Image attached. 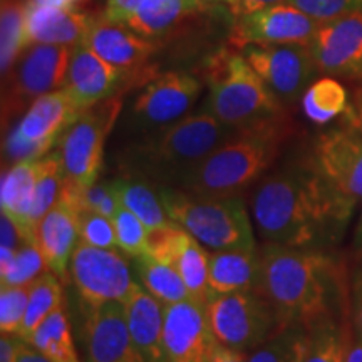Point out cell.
<instances>
[{
  "mask_svg": "<svg viewBox=\"0 0 362 362\" xmlns=\"http://www.w3.org/2000/svg\"><path fill=\"white\" fill-rule=\"evenodd\" d=\"M205 309L216 341L242 352L257 349L282 327L274 307L257 291L211 296Z\"/></svg>",
  "mask_w": 362,
  "mask_h": 362,
  "instance_id": "52a82bcc",
  "label": "cell"
},
{
  "mask_svg": "<svg viewBox=\"0 0 362 362\" xmlns=\"http://www.w3.org/2000/svg\"><path fill=\"white\" fill-rule=\"evenodd\" d=\"M123 110V99L115 96L86 110L59 138V155L67 178L81 187L99 180L107 136Z\"/></svg>",
  "mask_w": 362,
  "mask_h": 362,
  "instance_id": "30bf717a",
  "label": "cell"
},
{
  "mask_svg": "<svg viewBox=\"0 0 362 362\" xmlns=\"http://www.w3.org/2000/svg\"><path fill=\"white\" fill-rule=\"evenodd\" d=\"M349 312L352 330L362 337V265L357 267L351 275Z\"/></svg>",
  "mask_w": 362,
  "mask_h": 362,
  "instance_id": "60d3db41",
  "label": "cell"
},
{
  "mask_svg": "<svg viewBox=\"0 0 362 362\" xmlns=\"http://www.w3.org/2000/svg\"><path fill=\"white\" fill-rule=\"evenodd\" d=\"M352 252H354L357 262L362 265V211L359 215V220H357L354 237H352Z\"/></svg>",
  "mask_w": 362,
  "mask_h": 362,
  "instance_id": "f907efd6",
  "label": "cell"
},
{
  "mask_svg": "<svg viewBox=\"0 0 362 362\" xmlns=\"http://www.w3.org/2000/svg\"><path fill=\"white\" fill-rule=\"evenodd\" d=\"M143 0H107L103 17L110 22L126 24Z\"/></svg>",
  "mask_w": 362,
  "mask_h": 362,
  "instance_id": "b9f144b4",
  "label": "cell"
},
{
  "mask_svg": "<svg viewBox=\"0 0 362 362\" xmlns=\"http://www.w3.org/2000/svg\"><path fill=\"white\" fill-rule=\"evenodd\" d=\"M243 56L282 103H296L317 71L309 45H247Z\"/></svg>",
  "mask_w": 362,
  "mask_h": 362,
  "instance_id": "7c38bea8",
  "label": "cell"
},
{
  "mask_svg": "<svg viewBox=\"0 0 362 362\" xmlns=\"http://www.w3.org/2000/svg\"><path fill=\"white\" fill-rule=\"evenodd\" d=\"M27 4L21 0H2L0 12V67L2 76L12 69L27 49L25 39Z\"/></svg>",
  "mask_w": 362,
  "mask_h": 362,
  "instance_id": "836d02e7",
  "label": "cell"
},
{
  "mask_svg": "<svg viewBox=\"0 0 362 362\" xmlns=\"http://www.w3.org/2000/svg\"><path fill=\"white\" fill-rule=\"evenodd\" d=\"M131 72L111 66L93 52L88 45L79 44L72 49L64 88L81 110L86 111L96 104L115 98L128 81Z\"/></svg>",
  "mask_w": 362,
  "mask_h": 362,
  "instance_id": "ffe728a7",
  "label": "cell"
},
{
  "mask_svg": "<svg viewBox=\"0 0 362 362\" xmlns=\"http://www.w3.org/2000/svg\"><path fill=\"white\" fill-rule=\"evenodd\" d=\"M260 252L221 250L208 253V285L211 296L259 292Z\"/></svg>",
  "mask_w": 362,
  "mask_h": 362,
  "instance_id": "484cf974",
  "label": "cell"
},
{
  "mask_svg": "<svg viewBox=\"0 0 362 362\" xmlns=\"http://www.w3.org/2000/svg\"><path fill=\"white\" fill-rule=\"evenodd\" d=\"M79 240L90 247L117 250L115 223L107 216L94 211H79Z\"/></svg>",
  "mask_w": 362,
  "mask_h": 362,
  "instance_id": "f35d334b",
  "label": "cell"
},
{
  "mask_svg": "<svg viewBox=\"0 0 362 362\" xmlns=\"http://www.w3.org/2000/svg\"><path fill=\"white\" fill-rule=\"evenodd\" d=\"M346 115H347V124L362 136V93L359 96H356L354 101L349 104Z\"/></svg>",
  "mask_w": 362,
  "mask_h": 362,
  "instance_id": "7dc6e473",
  "label": "cell"
},
{
  "mask_svg": "<svg viewBox=\"0 0 362 362\" xmlns=\"http://www.w3.org/2000/svg\"><path fill=\"white\" fill-rule=\"evenodd\" d=\"M208 111L237 129L284 115L282 101L253 71L243 54L221 52L208 76Z\"/></svg>",
  "mask_w": 362,
  "mask_h": 362,
  "instance_id": "8992f818",
  "label": "cell"
},
{
  "mask_svg": "<svg viewBox=\"0 0 362 362\" xmlns=\"http://www.w3.org/2000/svg\"><path fill=\"white\" fill-rule=\"evenodd\" d=\"M341 275L337 260L325 250L277 243H267L260 250L259 292L274 307L282 327H310L324 317L336 315Z\"/></svg>",
  "mask_w": 362,
  "mask_h": 362,
  "instance_id": "7a4b0ae2",
  "label": "cell"
},
{
  "mask_svg": "<svg viewBox=\"0 0 362 362\" xmlns=\"http://www.w3.org/2000/svg\"><path fill=\"white\" fill-rule=\"evenodd\" d=\"M112 223H115L116 230L117 248L124 255L134 259V257H139L148 252L149 230L138 216L131 214L128 208L121 205L116 215L112 216Z\"/></svg>",
  "mask_w": 362,
  "mask_h": 362,
  "instance_id": "d590c367",
  "label": "cell"
},
{
  "mask_svg": "<svg viewBox=\"0 0 362 362\" xmlns=\"http://www.w3.org/2000/svg\"><path fill=\"white\" fill-rule=\"evenodd\" d=\"M62 305H64V293H62L61 279L51 270H47L30 284L29 304H27L19 336L25 341L52 312H56Z\"/></svg>",
  "mask_w": 362,
  "mask_h": 362,
  "instance_id": "d6a6232c",
  "label": "cell"
},
{
  "mask_svg": "<svg viewBox=\"0 0 362 362\" xmlns=\"http://www.w3.org/2000/svg\"><path fill=\"white\" fill-rule=\"evenodd\" d=\"M203 90L202 81L188 72L168 71L151 78L134 99L133 116L141 128L155 131L188 116Z\"/></svg>",
  "mask_w": 362,
  "mask_h": 362,
  "instance_id": "5bb4252c",
  "label": "cell"
},
{
  "mask_svg": "<svg viewBox=\"0 0 362 362\" xmlns=\"http://www.w3.org/2000/svg\"><path fill=\"white\" fill-rule=\"evenodd\" d=\"M250 210L267 243L324 250L342 238L356 208L307 163L260 181Z\"/></svg>",
  "mask_w": 362,
  "mask_h": 362,
  "instance_id": "6da1fadb",
  "label": "cell"
},
{
  "mask_svg": "<svg viewBox=\"0 0 362 362\" xmlns=\"http://www.w3.org/2000/svg\"><path fill=\"white\" fill-rule=\"evenodd\" d=\"M309 49L319 72L362 79V11L322 22Z\"/></svg>",
  "mask_w": 362,
  "mask_h": 362,
  "instance_id": "e0dca14e",
  "label": "cell"
},
{
  "mask_svg": "<svg viewBox=\"0 0 362 362\" xmlns=\"http://www.w3.org/2000/svg\"><path fill=\"white\" fill-rule=\"evenodd\" d=\"M47 270L49 267L45 264L39 248L33 242H25L16 250V259H13L7 274L0 275V284H2V287L30 285Z\"/></svg>",
  "mask_w": 362,
  "mask_h": 362,
  "instance_id": "8d00e7d4",
  "label": "cell"
},
{
  "mask_svg": "<svg viewBox=\"0 0 362 362\" xmlns=\"http://www.w3.org/2000/svg\"><path fill=\"white\" fill-rule=\"evenodd\" d=\"M287 0H230V8H232L235 17L247 16V13L262 11V8L284 4Z\"/></svg>",
  "mask_w": 362,
  "mask_h": 362,
  "instance_id": "f6af8a7d",
  "label": "cell"
},
{
  "mask_svg": "<svg viewBox=\"0 0 362 362\" xmlns=\"http://www.w3.org/2000/svg\"><path fill=\"white\" fill-rule=\"evenodd\" d=\"M61 2L64 4V6H72V4L78 2V0H61Z\"/></svg>",
  "mask_w": 362,
  "mask_h": 362,
  "instance_id": "f5cc1de1",
  "label": "cell"
},
{
  "mask_svg": "<svg viewBox=\"0 0 362 362\" xmlns=\"http://www.w3.org/2000/svg\"><path fill=\"white\" fill-rule=\"evenodd\" d=\"M349 107V98L344 86L334 78L314 81L302 94V111L315 124H327L344 115Z\"/></svg>",
  "mask_w": 362,
  "mask_h": 362,
  "instance_id": "4dcf8cb0",
  "label": "cell"
},
{
  "mask_svg": "<svg viewBox=\"0 0 362 362\" xmlns=\"http://www.w3.org/2000/svg\"><path fill=\"white\" fill-rule=\"evenodd\" d=\"M51 362H81L74 347V337L64 305L52 312L37 329L25 339Z\"/></svg>",
  "mask_w": 362,
  "mask_h": 362,
  "instance_id": "f546056e",
  "label": "cell"
},
{
  "mask_svg": "<svg viewBox=\"0 0 362 362\" xmlns=\"http://www.w3.org/2000/svg\"><path fill=\"white\" fill-rule=\"evenodd\" d=\"M81 341L88 362H146L131 337L123 302L84 305Z\"/></svg>",
  "mask_w": 362,
  "mask_h": 362,
  "instance_id": "2e32d148",
  "label": "cell"
},
{
  "mask_svg": "<svg viewBox=\"0 0 362 362\" xmlns=\"http://www.w3.org/2000/svg\"><path fill=\"white\" fill-rule=\"evenodd\" d=\"M233 131L210 111L188 115L173 124L155 129L144 141L136 144L128 153L126 166L136 175L163 181L165 187L171 181L180 183Z\"/></svg>",
  "mask_w": 362,
  "mask_h": 362,
  "instance_id": "277c9868",
  "label": "cell"
},
{
  "mask_svg": "<svg viewBox=\"0 0 362 362\" xmlns=\"http://www.w3.org/2000/svg\"><path fill=\"white\" fill-rule=\"evenodd\" d=\"M79 214L71 205L59 202L39 221L34 230V245L42 253L49 270L64 280L69 274V264L78 247Z\"/></svg>",
  "mask_w": 362,
  "mask_h": 362,
  "instance_id": "603a6c76",
  "label": "cell"
},
{
  "mask_svg": "<svg viewBox=\"0 0 362 362\" xmlns=\"http://www.w3.org/2000/svg\"><path fill=\"white\" fill-rule=\"evenodd\" d=\"M148 253L173 267L187 284L193 300L206 305L211 297L208 285V250L192 233L175 221L165 228L149 232Z\"/></svg>",
  "mask_w": 362,
  "mask_h": 362,
  "instance_id": "ac0fdd59",
  "label": "cell"
},
{
  "mask_svg": "<svg viewBox=\"0 0 362 362\" xmlns=\"http://www.w3.org/2000/svg\"><path fill=\"white\" fill-rule=\"evenodd\" d=\"M317 22H329L337 17L362 11V0H287Z\"/></svg>",
  "mask_w": 362,
  "mask_h": 362,
  "instance_id": "ab89813d",
  "label": "cell"
},
{
  "mask_svg": "<svg viewBox=\"0 0 362 362\" xmlns=\"http://www.w3.org/2000/svg\"><path fill=\"white\" fill-rule=\"evenodd\" d=\"M96 19L78 12L72 6H29L25 13L27 47L33 44L76 45L84 44Z\"/></svg>",
  "mask_w": 362,
  "mask_h": 362,
  "instance_id": "7402d4cb",
  "label": "cell"
},
{
  "mask_svg": "<svg viewBox=\"0 0 362 362\" xmlns=\"http://www.w3.org/2000/svg\"><path fill=\"white\" fill-rule=\"evenodd\" d=\"M287 136L284 115L237 128L178 187L194 194H238L274 165Z\"/></svg>",
  "mask_w": 362,
  "mask_h": 362,
  "instance_id": "3957f363",
  "label": "cell"
},
{
  "mask_svg": "<svg viewBox=\"0 0 362 362\" xmlns=\"http://www.w3.org/2000/svg\"><path fill=\"white\" fill-rule=\"evenodd\" d=\"M215 2H223V4H226V6H228V4H230V0H205V4H206L208 7H210L211 4H215Z\"/></svg>",
  "mask_w": 362,
  "mask_h": 362,
  "instance_id": "816d5d0a",
  "label": "cell"
},
{
  "mask_svg": "<svg viewBox=\"0 0 362 362\" xmlns=\"http://www.w3.org/2000/svg\"><path fill=\"white\" fill-rule=\"evenodd\" d=\"M69 275L86 307L123 302L136 285L131 267L119 252L90 247L81 240L72 253Z\"/></svg>",
  "mask_w": 362,
  "mask_h": 362,
  "instance_id": "8fae6325",
  "label": "cell"
},
{
  "mask_svg": "<svg viewBox=\"0 0 362 362\" xmlns=\"http://www.w3.org/2000/svg\"><path fill=\"white\" fill-rule=\"evenodd\" d=\"M216 346L218 341L205 305L192 298L165 305L163 349L166 362H210Z\"/></svg>",
  "mask_w": 362,
  "mask_h": 362,
  "instance_id": "9a60e30c",
  "label": "cell"
},
{
  "mask_svg": "<svg viewBox=\"0 0 362 362\" xmlns=\"http://www.w3.org/2000/svg\"><path fill=\"white\" fill-rule=\"evenodd\" d=\"M72 49L67 45L33 44L21 54L4 81V123L21 112L24 115L35 99L64 86Z\"/></svg>",
  "mask_w": 362,
  "mask_h": 362,
  "instance_id": "ba28073f",
  "label": "cell"
},
{
  "mask_svg": "<svg viewBox=\"0 0 362 362\" xmlns=\"http://www.w3.org/2000/svg\"><path fill=\"white\" fill-rule=\"evenodd\" d=\"M112 185H115L121 205L138 216L149 232L173 223L166 214L160 193L149 187L146 181L138 178H117L112 180Z\"/></svg>",
  "mask_w": 362,
  "mask_h": 362,
  "instance_id": "f1b7e54d",
  "label": "cell"
},
{
  "mask_svg": "<svg viewBox=\"0 0 362 362\" xmlns=\"http://www.w3.org/2000/svg\"><path fill=\"white\" fill-rule=\"evenodd\" d=\"M93 52L126 72L141 71L144 62L156 51L153 39L143 37L126 24L96 19L84 40Z\"/></svg>",
  "mask_w": 362,
  "mask_h": 362,
  "instance_id": "44dd1931",
  "label": "cell"
},
{
  "mask_svg": "<svg viewBox=\"0 0 362 362\" xmlns=\"http://www.w3.org/2000/svg\"><path fill=\"white\" fill-rule=\"evenodd\" d=\"M64 88L44 94L30 104L4 141V156L11 165L39 160L51 153L62 133L83 115Z\"/></svg>",
  "mask_w": 362,
  "mask_h": 362,
  "instance_id": "9c48e42d",
  "label": "cell"
},
{
  "mask_svg": "<svg viewBox=\"0 0 362 362\" xmlns=\"http://www.w3.org/2000/svg\"><path fill=\"white\" fill-rule=\"evenodd\" d=\"M320 22L288 2L237 17L233 42L247 45L300 44L309 45Z\"/></svg>",
  "mask_w": 362,
  "mask_h": 362,
  "instance_id": "d6986e66",
  "label": "cell"
},
{
  "mask_svg": "<svg viewBox=\"0 0 362 362\" xmlns=\"http://www.w3.org/2000/svg\"><path fill=\"white\" fill-rule=\"evenodd\" d=\"M133 272L138 277L139 284L153 297H156L163 305L176 304V302L192 298V293H189L187 284L180 277L178 272L171 265L163 264L153 255H149L148 252L139 257H134Z\"/></svg>",
  "mask_w": 362,
  "mask_h": 362,
  "instance_id": "83f0119b",
  "label": "cell"
},
{
  "mask_svg": "<svg viewBox=\"0 0 362 362\" xmlns=\"http://www.w3.org/2000/svg\"><path fill=\"white\" fill-rule=\"evenodd\" d=\"M0 235H2V247H8L17 250L21 245H24L27 240L24 235L21 233L19 226H17L13 221L8 218L7 215L2 214V218H0Z\"/></svg>",
  "mask_w": 362,
  "mask_h": 362,
  "instance_id": "7bdbcfd3",
  "label": "cell"
},
{
  "mask_svg": "<svg viewBox=\"0 0 362 362\" xmlns=\"http://www.w3.org/2000/svg\"><path fill=\"white\" fill-rule=\"evenodd\" d=\"M307 327L285 325L248 354V362H304Z\"/></svg>",
  "mask_w": 362,
  "mask_h": 362,
  "instance_id": "e575fe53",
  "label": "cell"
},
{
  "mask_svg": "<svg viewBox=\"0 0 362 362\" xmlns=\"http://www.w3.org/2000/svg\"><path fill=\"white\" fill-rule=\"evenodd\" d=\"M344 362H362V337L352 330L349 332V341H347V349Z\"/></svg>",
  "mask_w": 362,
  "mask_h": 362,
  "instance_id": "c3c4849f",
  "label": "cell"
},
{
  "mask_svg": "<svg viewBox=\"0 0 362 362\" xmlns=\"http://www.w3.org/2000/svg\"><path fill=\"white\" fill-rule=\"evenodd\" d=\"M158 193L171 221L206 250H257L250 214L238 194H194L173 187H161Z\"/></svg>",
  "mask_w": 362,
  "mask_h": 362,
  "instance_id": "5b68a950",
  "label": "cell"
},
{
  "mask_svg": "<svg viewBox=\"0 0 362 362\" xmlns=\"http://www.w3.org/2000/svg\"><path fill=\"white\" fill-rule=\"evenodd\" d=\"M310 163L344 200L354 208L362 205V136L356 129L347 126L320 134Z\"/></svg>",
  "mask_w": 362,
  "mask_h": 362,
  "instance_id": "4fadbf2b",
  "label": "cell"
},
{
  "mask_svg": "<svg viewBox=\"0 0 362 362\" xmlns=\"http://www.w3.org/2000/svg\"><path fill=\"white\" fill-rule=\"evenodd\" d=\"M30 285L0 287V330L4 334H19L29 304Z\"/></svg>",
  "mask_w": 362,
  "mask_h": 362,
  "instance_id": "74e56055",
  "label": "cell"
},
{
  "mask_svg": "<svg viewBox=\"0 0 362 362\" xmlns=\"http://www.w3.org/2000/svg\"><path fill=\"white\" fill-rule=\"evenodd\" d=\"M123 305L131 337L139 354L146 362H166L163 349L165 305L139 282H136Z\"/></svg>",
  "mask_w": 362,
  "mask_h": 362,
  "instance_id": "cb8c5ba5",
  "label": "cell"
},
{
  "mask_svg": "<svg viewBox=\"0 0 362 362\" xmlns=\"http://www.w3.org/2000/svg\"><path fill=\"white\" fill-rule=\"evenodd\" d=\"M351 329L337 322L336 315L324 317L307 327L304 362H344Z\"/></svg>",
  "mask_w": 362,
  "mask_h": 362,
  "instance_id": "1f68e13d",
  "label": "cell"
},
{
  "mask_svg": "<svg viewBox=\"0 0 362 362\" xmlns=\"http://www.w3.org/2000/svg\"><path fill=\"white\" fill-rule=\"evenodd\" d=\"M40 173L39 160L22 161L11 165L2 175L0 187V208L13 223L19 226L27 242L34 243V226L30 221L35 185Z\"/></svg>",
  "mask_w": 362,
  "mask_h": 362,
  "instance_id": "d4e9b609",
  "label": "cell"
},
{
  "mask_svg": "<svg viewBox=\"0 0 362 362\" xmlns=\"http://www.w3.org/2000/svg\"><path fill=\"white\" fill-rule=\"evenodd\" d=\"M17 362H51L45 357L42 352L35 349V347L30 346L29 342L22 344L21 347V352H19V359H17Z\"/></svg>",
  "mask_w": 362,
  "mask_h": 362,
  "instance_id": "681fc988",
  "label": "cell"
},
{
  "mask_svg": "<svg viewBox=\"0 0 362 362\" xmlns=\"http://www.w3.org/2000/svg\"><path fill=\"white\" fill-rule=\"evenodd\" d=\"M24 339L19 334H4L0 337V362H17Z\"/></svg>",
  "mask_w": 362,
  "mask_h": 362,
  "instance_id": "ee69618b",
  "label": "cell"
},
{
  "mask_svg": "<svg viewBox=\"0 0 362 362\" xmlns=\"http://www.w3.org/2000/svg\"><path fill=\"white\" fill-rule=\"evenodd\" d=\"M210 362H248V354L218 342V346L215 347L214 354L210 357Z\"/></svg>",
  "mask_w": 362,
  "mask_h": 362,
  "instance_id": "bcb514c9",
  "label": "cell"
},
{
  "mask_svg": "<svg viewBox=\"0 0 362 362\" xmlns=\"http://www.w3.org/2000/svg\"><path fill=\"white\" fill-rule=\"evenodd\" d=\"M206 7L205 0H143L126 25L143 37L155 39Z\"/></svg>",
  "mask_w": 362,
  "mask_h": 362,
  "instance_id": "4316f807",
  "label": "cell"
}]
</instances>
